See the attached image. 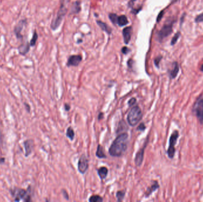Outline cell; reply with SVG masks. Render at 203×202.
Returning a JSON list of instances; mask_svg holds the SVG:
<instances>
[{
    "instance_id": "cell-28",
    "label": "cell",
    "mask_w": 203,
    "mask_h": 202,
    "mask_svg": "<svg viewBox=\"0 0 203 202\" xmlns=\"http://www.w3.org/2000/svg\"><path fill=\"white\" fill-rule=\"evenodd\" d=\"M162 59V55H159V56H157V57L155 58V59H154V63L155 66H156L157 68H159L160 62L161 61Z\"/></svg>"
},
{
    "instance_id": "cell-32",
    "label": "cell",
    "mask_w": 203,
    "mask_h": 202,
    "mask_svg": "<svg viewBox=\"0 0 203 202\" xmlns=\"http://www.w3.org/2000/svg\"><path fill=\"white\" fill-rule=\"evenodd\" d=\"M137 102V100L135 98H132L129 101H128V105L130 106V107H132L133 105H134Z\"/></svg>"
},
{
    "instance_id": "cell-9",
    "label": "cell",
    "mask_w": 203,
    "mask_h": 202,
    "mask_svg": "<svg viewBox=\"0 0 203 202\" xmlns=\"http://www.w3.org/2000/svg\"><path fill=\"white\" fill-rule=\"evenodd\" d=\"M89 168V159L84 154H83L80 159L78 163V170L79 171L84 174L87 171Z\"/></svg>"
},
{
    "instance_id": "cell-18",
    "label": "cell",
    "mask_w": 203,
    "mask_h": 202,
    "mask_svg": "<svg viewBox=\"0 0 203 202\" xmlns=\"http://www.w3.org/2000/svg\"><path fill=\"white\" fill-rule=\"evenodd\" d=\"M159 188V184H158L157 182H156V181H154V182H153V184L150 187H149L147 188L146 192V194H145V196L146 197H148V196H150L154 192V191H155L156 190H157Z\"/></svg>"
},
{
    "instance_id": "cell-41",
    "label": "cell",
    "mask_w": 203,
    "mask_h": 202,
    "mask_svg": "<svg viewBox=\"0 0 203 202\" xmlns=\"http://www.w3.org/2000/svg\"><path fill=\"white\" fill-rule=\"evenodd\" d=\"M5 162V158H0V164H3Z\"/></svg>"
},
{
    "instance_id": "cell-7",
    "label": "cell",
    "mask_w": 203,
    "mask_h": 202,
    "mask_svg": "<svg viewBox=\"0 0 203 202\" xmlns=\"http://www.w3.org/2000/svg\"><path fill=\"white\" fill-rule=\"evenodd\" d=\"M29 190L27 189V190L26 191L23 189H21V188H16L13 190V191L12 193L13 196H15L14 201H18L22 199L25 201H30L31 200L30 196L28 195Z\"/></svg>"
},
{
    "instance_id": "cell-2",
    "label": "cell",
    "mask_w": 203,
    "mask_h": 202,
    "mask_svg": "<svg viewBox=\"0 0 203 202\" xmlns=\"http://www.w3.org/2000/svg\"><path fill=\"white\" fill-rule=\"evenodd\" d=\"M176 20H169L164 24L163 27L157 33V40L159 42H162L163 40L170 36L173 32V26Z\"/></svg>"
},
{
    "instance_id": "cell-31",
    "label": "cell",
    "mask_w": 203,
    "mask_h": 202,
    "mask_svg": "<svg viewBox=\"0 0 203 202\" xmlns=\"http://www.w3.org/2000/svg\"><path fill=\"white\" fill-rule=\"evenodd\" d=\"M131 9H132V10L131 11V13L132 14H133L134 15H137V14L141 10V9H142V6H141L140 7H138V8H131Z\"/></svg>"
},
{
    "instance_id": "cell-27",
    "label": "cell",
    "mask_w": 203,
    "mask_h": 202,
    "mask_svg": "<svg viewBox=\"0 0 203 202\" xmlns=\"http://www.w3.org/2000/svg\"><path fill=\"white\" fill-rule=\"evenodd\" d=\"M180 36V31H178V32L172 37V40H171L170 45L171 46L175 45L177 43V41H178V39H179Z\"/></svg>"
},
{
    "instance_id": "cell-14",
    "label": "cell",
    "mask_w": 203,
    "mask_h": 202,
    "mask_svg": "<svg viewBox=\"0 0 203 202\" xmlns=\"http://www.w3.org/2000/svg\"><path fill=\"white\" fill-rule=\"evenodd\" d=\"M30 43L28 41H26L25 43L21 44L18 47V53L20 54V55L25 56L28 54L30 50Z\"/></svg>"
},
{
    "instance_id": "cell-5",
    "label": "cell",
    "mask_w": 203,
    "mask_h": 202,
    "mask_svg": "<svg viewBox=\"0 0 203 202\" xmlns=\"http://www.w3.org/2000/svg\"><path fill=\"white\" fill-rule=\"evenodd\" d=\"M192 112L196 116L200 124H203V97H199L195 102Z\"/></svg>"
},
{
    "instance_id": "cell-8",
    "label": "cell",
    "mask_w": 203,
    "mask_h": 202,
    "mask_svg": "<svg viewBox=\"0 0 203 202\" xmlns=\"http://www.w3.org/2000/svg\"><path fill=\"white\" fill-rule=\"evenodd\" d=\"M27 20L26 19H21L15 26L14 28V33L17 39L20 40H23V36L21 35V31L23 30V28L27 25Z\"/></svg>"
},
{
    "instance_id": "cell-24",
    "label": "cell",
    "mask_w": 203,
    "mask_h": 202,
    "mask_svg": "<svg viewBox=\"0 0 203 202\" xmlns=\"http://www.w3.org/2000/svg\"><path fill=\"white\" fill-rule=\"evenodd\" d=\"M108 17L109 20H111V22L113 23V24L117 25V21H118V16L115 13H110Z\"/></svg>"
},
{
    "instance_id": "cell-4",
    "label": "cell",
    "mask_w": 203,
    "mask_h": 202,
    "mask_svg": "<svg viewBox=\"0 0 203 202\" xmlns=\"http://www.w3.org/2000/svg\"><path fill=\"white\" fill-rule=\"evenodd\" d=\"M67 12L68 10L65 5V3H64V1H62L61 2L60 7L57 13V15L53 19L51 23V27L52 30H56L59 27L62 22L64 18L65 17L66 14L67 13Z\"/></svg>"
},
{
    "instance_id": "cell-19",
    "label": "cell",
    "mask_w": 203,
    "mask_h": 202,
    "mask_svg": "<svg viewBox=\"0 0 203 202\" xmlns=\"http://www.w3.org/2000/svg\"><path fill=\"white\" fill-rule=\"evenodd\" d=\"M129 23L128 20V18L125 15H121L118 16L117 21V25L120 27H123L127 25Z\"/></svg>"
},
{
    "instance_id": "cell-15",
    "label": "cell",
    "mask_w": 203,
    "mask_h": 202,
    "mask_svg": "<svg viewBox=\"0 0 203 202\" xmlns=\"http://www.w3.org/2000/svg\"><path fill=\"white\" fill-rule=\"evenodd\" d=\"M81 10V2L80 1H76L72 4V5L70 8V14H79Z\"/></svg>"
},
{
    "instance_id": "cell-36",
    "label": "cell",
    "mask_w": 203,
    "mask_h": 202,
    "mask_svg": "<svg viewBox=\"0 0 203 202\" xmlns=\"http://www.w3.org/2000/svg\"><path fill=\"white\" fill-rule=\"evenodd\" d=\"M135 1H136V0H130V1L128 2V7H130L131 8H133Z\"/></svg>"
},
{
    "instance_id": "cell-25",
    "label": "cell",
    "mask_w": 203,
    "mask_h": 202,
    "mask_svg": "<svg viewBox=\"0 0 203 202\" xmlns=\"http://www.w3.org/2000/svg\"><path fill=\"white\" fill-rule=\"evenodd\" d=\"M89 201L90 202H102L103 198L99 195H93L90 197Z\"/></svg>"
},
{
    "instance_id": "cell-21",
    "label": "cell",
    "mask_w": 203,
    "mask_h": 202,
    "mask_svg": "<svg viewBox=\"0 0 203 202\" xmlns=\"http://www.w3.org/2000/svg\"><path fill=\"white\" fill-rule=\"evenodd\" d=\"M96 155L98 158L102 159V158H106V156L105 154L103 148L100 145H98V148H97V151L96 152Z\"/></svg>"
},
{
    "instance_id": "cell-42",
    "label": "cell",
    "mask_w": 203,
    "mask_h": 202,
    "mask_svg": "<svg viewBox=\"0 0 203 202\" xmlns=\"http://www.w3.org/2000/svg\"><path fill=\"white\" fill-rule=\"evenodd\" d=\"M200 71L203 72V64L201 65V68H200Z\"/></svg>"
},
{
    "instance_id": "cell-39",
    "label": "cell",
    "mask_w": 203,
    "mask_h": 202,
    "mask_svg": "<svg viewBox=\"0 0 203 202\" xmlns=\"http://www.w3.org/2000/svg\"><path fill=\"white\" fill-rule=\"evenodd\" d=\"M64 109L66 111H69L70 110V105L68 104H64Z\"/></svg>"
},
{
    "instance_id": "cell-40",
    "label": "cell",
    "mask_w": 203,
    "mask_h": 202,
    "mask_svg": "<svg viewBox=\"0 0 203 202\" xmlns=\"http://www.w3.org/2000/svg\"><path fill=\"white\" fill-rule=\"evenodd\" d=\"M103 115H104V114L102 112L99 113V114L98 115V120H100L103 118Z\"/></svg>"
},
{
    "instance_id": "cell-16",
    "label": "cell",
    "mask_w": 203,
    "mask_h": 202,
    "mask_svg": "<svg viewBox=\"0 0 203 202\" xmlns=\"http://www.w3.org/2000/svg\"><path fill=\"white\" fill-rule=\"evenodd\" d=\"M173 68L169 71V76L171 79L175 78L179 71V67L177 62H174L173 63Z\"/></svg>"
},
{
    "instance_id": "cell-34",
    "label": "cell",
    "mask_w": 203,
    "mask_h": 202,
    "mask_svg": "<svg viewBox=\"0 0 203 202\" xmlns=\"http://www.w3.org/2000/svg\"><path fill=\"white\" fill-rule=\"evenodd\" d=\"M130 51V50L128 49L126 46H124L121 49L122 53L124 55H127L128 54V52H129Z\"/></svg>"
},
{
    "instance_id": "cell-17",
    "label": "cell",
    "mask_w": 203,
    "mask_h": 202,
    "mask_svg": "<svg viewBox=\"0 0 203 202\" xmlns=\"http://www.w3.org/2000/svg\"><path fill=\"white\" fill-rule=\"evenodd\" d=\"M96 23H97V24L101 29V30H103V31H105V32L108 33V35H111L112 33V29L111 28V27L109 26H108L106 23H105L100 20L96 21Z\"/></svg>"
},
{
    "instance_id": "cell-35",
    "label": "cell",
    "mask_w": 203,
    "mask_h": 202,
    "mask_svg": "<svg viewBox=\"0 0 203 202\" xmlns=\"http://www.w3.org/2000/svg\"><path fill=\"white\" fill-rule=\"evenodd\" d=\"M133 63H134V61L132 59H130L128 61V62H127L128 67H129L130 68H132Z\"/></svg>"
},
{
    "instance_id": "cell-37",
    "label": "cell",
    "mask_w": 203,
    "mask_h": 202,
    "mask_svg": "<svg viewBox=\"0 0 203 202\" xmlns=\"http://www.w3.org/2000/svg\"><path fill=\"white\" fill-rule=\"evenodd\" d=\"M62 192L64 197V198H66L67 200H68V199H69V196H68V193H67V191H66V190H62Z\"/></svg>"
},
{
    "instance_id": "cell-29",
    "label": "cell",
    "mask_w": 203,
    "mask_h": 202,
    "mask_svg": "<svg viewBox=\"0 0 203 202\" xmlns=\"http://www.w3.org/2000/svg\"><path fill=\"white\" fill-rule=\"evenodd\" d=\"M195 22L196 23H199L203 22V13L200 14L195 18Z\"/></svg>"
},
{
    "instance_id": "cell-23",
    "label": "cell",
    "mask_w": 203,
    "mask_h": 202,
    "mask_svg": "<svg viewBox=\"0 0 203 202\" xmlns=\"http://www.w3.org/2000/svg\"><path fill=\"white\" fill-rule=\"evenodd\" d=\"M66 135L71 141L74 140V136H75V133H74V131L71 127H69L67 129Z\"/></svg>"
},
{
    "instance_id": "cell-13",
    "label": "cell",
    "mask_w": 203,
    "mask_h": 202,
    "mask_svg": "<svg viewBox=\"0 0 203 202\" xmlns=\"http://www.w3.org/2000/svg\"><path fill=\"white\" fill-rule=\"evenodd\" d=\"M25 150V156H29L32 152V150L34 146V142L32 139H28L23 142Z\"/></svg>"
},
{
    "instance_id": "cell-1",
    "label": "cell",
    "mask_w": 203,
    "mask_h": 202,
    "mask_svg": "<svg viewBox=\"0 0 203 202\" xmlns=\"http://www.w3.org/2000/svg\"><path fill=\"white\" fill-rule=\"evenodd\" d=\"M128 144V135L122 133L118 136L109 149V154L114 157L122 156L127 150Z\"/></svg>"
},
{
    "instance_id": "cell-22",
    "label": "cell",
    "mask_w": 203,
    "mask_h": 202,
    "mask_svg": "<svg viewBox=\"0 0 203 202\" xmlns=\"http://www.w3.org/2000/svg\"><path fill=\"white\" fill-rule=\"evenodd\" d=\"M38 35L36 32V31L35 30L34 31V33H33V36H32L30 41V46H35L36 44V42H37V40H38Z\"/></svg>"
},
{
    "instance_id": "cell-12",
    "label": "cell",
    "mask_w": 203,
    "mask_h": 202,
    "mask_svg": "<svg viewBox=\"0 0 203 202\" xmlns=\"http://www.w3.org/2000/svg\"><path fill=\"white\" fill-rule=\"evenodd\" d=\"M133 33V27L128 26L125 27L122 30V36L124 37V44L128 45L131 40Z\"/></svg>"
},
{
    "instance_id": "cell-33",
    "label": "cell",
    "mask_w": 203,
    "mask_h": 202,
    "mask_svg": "<svg viewBox=\"0 0 203 202\" xmlns=\"http://www.w3.org/2000/svg\"><path fill=\"white\" fill-rule=\"evenodd\" d=\"M137 129L138 131H144L146 129V126H145L144 124L143 123H141V124H140V125L138 126Z\"/></svg>"
},
{
    "instance_id": "cell-11",
    "label": "cell",
    "mask_w": 203,
    "mask_h": 202,
    "mask_svg": "<svg viewBox=\"0 0 203 202\" xmlns=\"http://www.w3.org/2000/svg\"><path fill=\"white\" fill-rule=\"evenodd\" d=\"M82 56L80 55H73L70 56L67 61V66L70 67H77L82 61Z\"/></svg>"
},
{
    "instance_id": "cell-6",
    "label": "cell",
    "mask_w": 203,
    "mask_h": 202,
    "mask_svg": "<svg viewBox=\"0 0 203 202\" xmlns=\"http://www.w3.org/2000/svg\"><path fill=\"white\" fill-rule=\"evenodd\" d=\"M179 137V132L178 131H175L172 135H171L169 138V147L167 151V156L169 158L172 159L175 154V145L177 142L178 138Z\"/></svg>"
},
{
    "instance_id": "cell-20",
    "label": "cell",
    "mask_w": 203,
    "mask_h": 202,
    "mask_svg": "<svg viewBox=\"0 0 203 202\" xmlns=\"http://www.w3.org/2000/svg\"><path fill=\"white\" fill-rule=\"evenodd\" d=\"M98 173L100 179L103 180L106 177L107 175H108V169L105 167H100L99 169H98Z\"/></svg>"
},
{
    "instance_id": "cell-10",
    "label": "cell",
    "mask_w": 203,
    "mask_h": 202,
    "mask_svg": "<svg viewBox=\"0 0 203 202\" xmlns=\"http://www.w3.org/2000/svg\"><path fill=\"white\" fill-rule=\"evenodd\" d=\"M148 137H147V139H146V141L143 146V147L142 148H141L140 150L138 151V152L135 155V164L137 167H140L141 166V165L142 164V163L143 161V159H144V151L145 149L147 146V145L148 142Z\"/></svg>"
},
{
    "instance_id": "cell-30",
    "label": "cell",
    "mask_w": 203,
    "mask_h": 202,
    "mask_svg": "<svg viewBox=\"0 0 203 202\" xmlns=\"http://www.w3.org/2000/svg\"><path fill=\"white\" fill-rule=\"evenodd\" d=\"M165 14V10H163L162 11L160 12L157 17V19H156V21H157V23H159L160 22V20H161L163 17V15Z\"/></svg>"
},
{
    "instance_id": "cell-26",
    "label": "cell",
    "mask_w": 203,
    "mask_h": 202,
    "mask_svg": "<svg viewBox=\"0 0 203 202\" xmlns=\"http://www.w3.org/2000/svg\"><path fill=\"white\" fill-rule=\"evenodd\" d=\"M125 195V191H118L116 193V197L117 198V200L118 201H121L123 200L124 196Z\"/></svg>"
},
{
    "instance_id": "cell-38",
    "label": "cell",
    "mask_w": 203,
    "mask_h": 202,
    "mask_svg": "<svg viewBox=\"0 0 203 202\" xmlns=\"http://www.w3.org/2000/svg\"><path fill=\"white\" fill-rule=\"evenodd\" d=\"M185 16V14L184 13L182 15V16H181V17H180V26H181L182 25V24H183V23H184V22Z\"/></svg>"
},
{
    "instance_id": "cell-3",
    "label": "cell",
    "mask_w": 203,
    "mask_h": 202,
    "mask_svg": "<svg viewBox=\"0 0 203 202\" xmlns=\"http://www.w3.org/2000/svg\"><path fill=\"white\" fill-rule=\"evenodd\" d=\"M142 111L138 105L134 106L128 113L127 116V121L131 126H136L142 119Z\"/></svg>"
}]
</instances>
